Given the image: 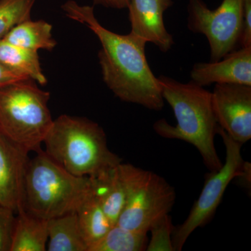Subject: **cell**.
I'll list each match as a JSON object with an SVG mask.
<instances>
[{"mask_svg": "<svg viewBox=\"0 0 251 251\" xmlns=\"http://www.w3.org/2000/svg\"><path fill=\"white\" fill-rule=\"evenodd\" d=\"M27 152L0 133V205L17 213L25 207Z\"/></svg>", "mask_w": 251, "mask_h": 251, "instance_id": "30bf717a", "label": "cell"}, {"mask_svg": "<svg viewBox=\"0 0 251 251\" xmlns=\"http://www.w3.org/2000/svg\"><path fill=\"white\" fill-rule=\"evenodd\" d=\"M28 78L25 75L19 73L11 70L9 67L5 66L2 62H0V87L9 85L18 81L26 80Z\"/></svg>", "mask_w": 251, "mask_h": 251, "instance_id": "cb8c5ba5", "label": "cell"}, {"mask_svg": "<svg viewBox=\"0 0 251 251\" xmlns=\"http://www.w3.org/2000/svg\"><path fill=\"white\" fill-rule=\"evenodd\" d=\"M52 27L50 23L30 19L20 23L5 36L3 40L24 49L36 51H51L57 45L52 36Z\"/></svg>", "mask_w": 251, "mask_h": 251, "instance_id": "2e32d148", "label": "cell"}, {"mask_svg": "<svg viewBox=\"0 0 251 251\" xmlns=\"http://www.w3.org/2000/svg\"><path fill=\"white\" fill-rule=\"evenodd\" d=\"M158 78L163 100L173 108L177 123L171 125L162 119L153 124V130L163 138L183 140L193 145L208 170L218 171L223 163L214 143L219 125L213 109L211 92L192 81L183 83L163 75Z\"/></svg>", "mask_w": 251, "mask_h": 251, "instance_id": "7a4b0ae2", "label": "cell"}, {"mask_svg": "<svg viewBox=\"0 0 251 251\" xmlns=\"http://www.w3.org/2000/svg\"><path fill=\"white\" fill-rule=\"evenodd\" d=\"M89 176L66 171L41 150L28 161L25 179V209L46 220L77 211L91 193Z\"/></svg>", "mask_w": 251, "mask_h": 251, "instance_id": "277c9868", "label": "cell"}, {"mask_svg": "<svg viewBox=\"0 0 251 251\" xmlns=\"http://www.w3.org/2000/svg\"><path fill=\"white\" fill-rule=\"evenodd\" d=\"M173 0H129L130 33L167 52L174 44L173 36L165 26L163 15Z\"/></svg>", "mask_w": 251, "mask_h": 251, "instance_id": "8fae6325", "label": "cell"}, {"mask_svg": "<svg viewBox=\"0 0 251 251\" xmlns=\"http://www.w3.org/2000/svg\"><path fill=\"white\" fill-rule=\"evenodd\" d=\"M120 165L90 177L92 193L112 226L117 224L125 204V186Z\"/></svg>", "mask_w": 251, "mask_h": 251, "instance_id": "4fadbf2b", "label": "cell"}, {"mask_svg": "<svg viewBox=\"0 0 251 251\" xmlns=\"http://www.w3.org/2000/svg\"><path fill=\"white\" fill-rule=\"evenodd\" d=\"M10 251H45L49 232L48 220L28 212L25 207L18 211Z\"/></svg>", "mask_w": 251, "mask_h": 251, "instance_id": "5bb4252c", "label": "cell"}, {"mask_svg": "<svg viewBox=\"0 0 251 251\" xmlns=\"http://www.w3.org/2000/svg\"><path fill=\"white\" fill-rule=\"evenodd\" d=\"M14 211L0 205V251H10L16 216Z\"/></svg>", "mask_w": 251, "mask_h": 251, "instance_id": "7402d4cb", "label": "cell"}, {"mask_svg": "<svg viewBox=\"0 0 251 251\" xmlns=\"http://www.w3.org/2000/svg\"><path fill=\"white\" fill-rule=\"evenodd\" d=\"M44 144L45 152L75 176L92 177L122 163L109 150L103 128L84 117L62 115L54 120Z\"/></svg>", "mask_w": 251, "mask_h": 251, "instance_id": "3957f363", "label": "cell"}, {"mask_svg": "<svg viewBox=\"0 0 251 251\" xmlns=\"http://www.w3.org/2000/svg\"><path fill=\"white\" fill-rule=\"evenodd\" d=\"M36 0H0V40L20 23L30 19Z\"/></svg>", "mask_w": 251, "mask_h": 251, "instance_id": "ffe728a7", "label": "cell"}, {"mask_svg": "<svg viewBox=\"0 0 251 251\" xmlns=\"http://www.w3.org/2000/svg\"><path fill=\"white\" fill-rule=\"evenodd\" d=\"M50 97L31 79L0 87V133L27 152L40 150L54 120Z\"/></svg>", "mask_w": 251, "mask_h": 251, "instance_id": "5b68a950", "label": "cell"}, {"mask_svg": "<svg viewBox=\"0 0 251 251\" xmlns=\"http://www.w3.org/2000/svg\"><path fill=\"white\" fill-rule=\"evenodd\" d=\"M218 125L238 143L251 138V86L216 84L211 92Z\"/></svg>", "mask_w": 251, "mask_h": 251, "instance_id": "9c48e42d", "label": "cell"}, {"mask_svg": "<svg viewBox=\"0 0 251 251\" xmlns=\"http://www.w3.org/2000/svg\"><path fill=\"white\" fill-rule=\"evenodd\" d=\"M191 77L202 87L214 83L251 86V47L232 51L217 62L194 64Z\"/></svg>", "mask_w": 251, "mask_h": 251, "instance_id": "7c38bea8", "label": "cell"}, {"mask_svg": "<svg viewBox=\"0 0 251 251\" xmlns=\"http://www.w3.org/2000/svg\"><path fill=\"white\" fill-rule=\"evenodd\" d=\"M239 44L242 48L251 47V0H244L242 28Z\"/></svg>", "mask_w": 251, "mask_h": 251, "instance_id": "603a6c76", "label": "cell"}, {"mask_svg": "<svg viewBox=\"0 0 251 251\" xmlns=\"http://www.w3.org/2000/svg\"><path fill=\"white\" fill-rule=\"evenodd\" d=\"M147 234L126 229L116 224L100 239L89 246L87 251H146L149 242Z\"/></svg>", "mask_w": 251, "mask_h": 251, "instance_id": "d6986e66", "label": "cell"}, {"mask_svg": "<svg viewBox=\"0 0 251 251\" xmlns=\"http://www.w3.org/2000/svg\"><path fill=\"white\" fill-rule=\"evenodd\" d=\"M49 251H87L77 212L48 220Z\"/></svg>", "mask_w": 251, "mask_h": 251, "instance_id": "9a60e30c", "label": "cell"}, {"mask_svg": "<svg viewBox=\"0 0 251 251\" xmlns=\"http://www.w3.org/2000/svg\"><path fill=\"white\" fill-rule=\"evenodd\" d=\"M217 134L221 135L226 147V162L219 170L206 176L201 195L193 204L187 219L175 227L172 235L174 251H181L191 234L198 227L209 223L229 183L240 175L244 161L241 154L242 145L235 141L219 126Z\"/></svg>", "mask_w": 251, "mask_h": 251, "instance_id": "52a82bcc", "label": "cell"}, {"mask_svg": "<svg viewBox=\"0 0 251 251\" xmlns=\"http://www.w3.org/2000/svg\"><path fill=\"white\" fill-rule=\"evenodd\" d=\"M174 228L170 214L157 221L149 230L151 232V237L149 240L146 251H174L172 242Z\"/></svg>", "mask_w": 251, "mask_h": 251, "instance_id": "44dd1931", "label": "cell"}, {"mask_svg": "<svg viewBox=\"0 0 251 251\" xmlns=\"http://www.w3.org/2000/svg\"><path fill=\"white\" fill-rule=\"evenodd\" d=\"M76 212L81 231L87 244V249L89 246L103 237L113 226L92 190Z\"/></svg>", "mask_w": 251, "mask_h": 251, "instance_id": "ac0fdd59", "label": "cell"}, {"mask_svg": "<svg viewBox=\"0 0 251 251\" xmlns=\"http://www.w3.org/2000/svg\"><path fill=\"white\" fill-rule=\"evenodd\" d=\"M129 0H94L95 4L102 5L107 8L123 9L128 8Z\"/></svg>", "mask_w": 251, "mask_h": 251, "instance_id": "d4e9b609", "label": "cell"}, {"mask_svg": "<svg viewBox=\"0 0 251 251\" xmlns=\"http://www.w3.org/2000/svg\"><path fill=\"white\" fill-rule=\"evenodd\" d=\"M0 62L11 70L25 75L40 85L47 83V78L41 67L39 54L31 50L0 40Z\"/></svg>", "mask_w": 251, "mask_h": 251, "instance_id": "e0dca14e", "label": "cell"}, {"mask_svg": "<svg viewBox=\"0 0 251 251\" xmlns=\"http://www.w3.org/2000/svg\"><path fill=\"white\" fill-rule=\"evenodd\" d=\"M188 10V29L206 36L211 62L235 50L242 33L244 0H223L215 10L202 0H189Z\"/></svg>", "mask_w": 251, "mask_h": 251, "instance_id": "ba28073f", "label": "cell"}, {"mask_svg": "<svg viewBox=\"0 0 251 251\" xmlns=\"http://www.w3.org/2000/svg\"><path fill=\"white\" fill-rule=\"evenodd\" d=\"M125 182V206L117 225L148 233L163 216L169 214L176 200L174 188L164 178L129 163H120Z\"/></svg>", "mask_w": 251, "mask_h": 251, "instance_id": "8992f818", "label": "cell"}, {"mask_svg": "<svg viewBox=\"0 0 251 251\" xmlns=\"http://www.w3.org/2000/svg\"><path fill=\"white\" fill-rule=\"evenodd\" d=\"M62 9L68 18L84 25L100 43L99 64L103 82L113 94L127 103L138 104L150 110L164 106L161 85L149 66L143 39L132 33L123 35L100 25L94 8L69 0Z\"/></svg>", "mask_w": 251, "mask_h": 251, "instance_id": "6da1fadb", "label": "cell"}]
</instances>
